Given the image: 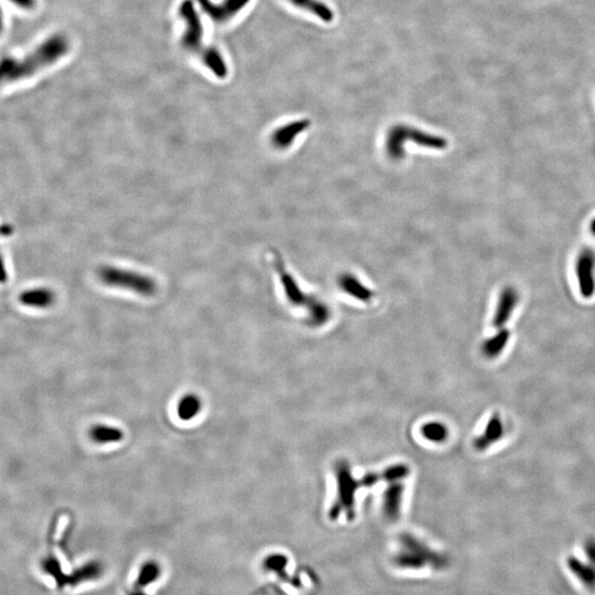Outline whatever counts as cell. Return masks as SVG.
Listing matches in <instances>:
<instances>
[{"mask_svg": "<svg viewBox=\"0 0 595 595\" xmlns=\"http://www.w3.org/2000/svg\"><path fill=\"white\" fill-rule=\"evenodd\" d=\"M71 50V41L64 33H54L23 58L0 60V85L25 80L53 65Z\"/></svg>", "mask_w": 595, "mask_h": 595, "instance_id": "6da1fadb", "label": "cell"}, {"mask_svg": "<svg viewBox=\"0 0 595 595\" xmlns=\"http://www.w3.org/2000/svg\"><path fill=\"white\" fill-rule=\"evenodd\" d=\"M178 14L185 25L180 40L181 47L190 54L200 59L202 64L206 69H209L215 77L220 80L226 79L228 75V66L225 59L223 58L219 50L204 46L203 23L193 0H183L179 6Z\"/></svg>", "mask_w": 595, "mask_h": 595, "instance_id": "7a4b0ae2", "label": "cell"}, {"mask_svg": "<svg viewBox=\"0 0 595 595\" xmlns=\"http://www.w3.org/2000/svg\"><path fill=\"white\" fill-rule=\"evenodd\" d=\"M335 476L338 483V496L330 510V518L336 519L344 513L351 519L355 515V494L359 488L364 487L362 480H356L352 474L351 467L347 462L339 461L335 465Z\"/></svg>", "mask_w": 595, "mask_h": 595, "instance_id": "3957f363", "label": "cell"}, {"mask_svg": "<svg viewBox=\"0 0 595 595\" xmlns=\"http://www.w3.org/2000/svg\"><path fill=\"white\" fill-rule=\"evenodd\" d=\"M99 277L108 287L130 290L140 296H152L158 290L156 281L152 278L127 269L103 267L99 269Z\"/></svg>", "mask_w": 595, "mask_h": 595, "instance_id": "277c9868", "label": "cell"}, {"mask_svg": "<svg viewBox=\"0 0 595 595\" xmlns=\"http://www.w3.org/2000/svg\"><path fill=\"white\" fill-rule=\"evenodd\" d=\"M576 274L580 294L585 299H591L595 294V250L585 247L576 261Z\"/></svg>", "mask_w": 595, "mask_h": 595, "instance_id": "5b68a950", "label": "cell"}, {"mask_svg": "<svg viewBox=\"0 0 595 595\" xmlns=\"http://www.w3.org/2000/svg\"><path fill=\"white\" fill-rule=\"evenodd\" d=\"M206 16L216 25H224L233 20L246 8L252 0H223L214 3L212 0H195Z\"/></svg>", "mask_w": 595, "mask_h": 595, "instance_id": "8992f818", "label": "cell"}, {"mask_svg": "<svg viewBox=\"0 0 595 595\" xmlns=\"http://www.w3.org/2000/svg\"><path fill=\"white\" fill-rule=\"evenodd\" d=\"M274 265L278 274H279L280 281H281L283 291H285V294L288 301L290 302L291 305H296V307H300V305H305L307 307L311 298L305 296L302 292L299 285L296 283V280L291 276L290 272L288 270H285L283 261H281L279 255H274Z\"/></svg>", "mask_w": 595, "mask_h": 595, "instance_id": "52a82bcc", "label": "cell"}, {"mask_svg": "<svg viewBox=\"0 0 595 595\" xmlns=\"http://www.w3.org/2000/svg\"><path fill=\"white\" fill-rule=\"evenodd\" d=\"M519 294L514 287H506L499 294L496 310L494 313L493 325L502 329L510 321L515 307L518 305Z\"/></svg>", "mask_w": 595, "mask_h": 595, "instance_id": "ba28073f", "label": "cell"}, {"mask_svg": "<svg viewBox=\"0 0 595 595\" xmlns=\"http://www.w3.org/2000/svg\"><path fill=\"white\" fill-rule=\"evenodd\" d=\"M310 126V121L307 119L291 121L274 130L272 136V145L277 149H285L290 147L302 132H305Z\"/></svg>", "mask_w": 595, "mask_h": 595, "instance_id": "9c48e42d", "label": "cell"}, {"mask_svg": "<svg viewBox=\"0 0 595 595\" xmlns=\"http://www.w3.org/2000/svg\"><path fill=\"white\" fill-rule=\"evenodd\" d=\"M405 486L403 483H390L383 495V510L387 519L395 521L401 515Z\"/></svg>", "mask_w": 595, "mask_h": 595, "instance_id": "30bf717a", "label": "cell"}, {"mask_svg": "<svg viewBox=\"0 0 595 595\" xmlns=\"http://www.w3.org/2000/svg\"><path fill=\"white\" fill-rule=\"evenodd\" d=\"M504 432V423H503L502 417L499 416V414H494L491 419L488 420L482 436H477L473 445L477 451H485L494 443H496L502 439Z\"/></svg>", "mask_w": 595, "mask_h": 595, "instance_id": "8fae6325", "label": "cell"}, {"mask_svg": "<svg viewBox=\"0 0 595 595\" xmlns=\"http://www.w3.org/2000/svg\"><path fill=\"white\" fill-rule=\"evenodd\" d=\"M19 301L25 307L44 310L54 305L55 294L51 289L33 288L20 294Z\"/></svg>", "mask_w": 595, "mask_h": 595, "instance_id": "7c38bea8", "label": "cell"}, {"mask_svg": "<svg viewBox=\"0 0 595 595\" xmlns=\"http://www.w3.org/2000/svg\"><path fill=\"white\" fill-rule=\"evenodd\" d=\"M288 3L325 23H331L334 20V11L323 0H288Z\"/></svg>", "mask_w": 595, "mask_h": 595, "instance_id": "4fadbf2b", "label": "cell"}, {"mask_svg": "<svg viewBox=\"0 0 595 595\" xmlns=\"http://www.w3.org/2000/svg\"><path fill=\"white\" fill-rule=\"evenodd\" d=\"M339 285L345 294L353 296L359 301L370 302L374 298L373 291L368 289L366 285H363L353 274H342L339 279Z\"/></svg>", "mask_w": 595, "mask_h": 595, "instance_id": "5bb4252c", "label": "cell"}, {"mask_svg": "<svg viewBox=\"0 0 595 595\" xmlns=\"http://www.w3.org/2000/svg\"><path fill=\"white\" fill-rule=\"evenodd\" d=\"M567 567L582 585L589 589H595V567L591 563H583L579 558L570 556L565 560Z\"/></svg>", "mask_w": 595, "mask_h": 595, "instance_id": "9a60e30c", "label": "cell"}, {"mask_svg": "<svg viewBox=\"0 0 595 595\" xmlns=\"http://www.w3.org/2000/svg\"><path fill=\"white\" fill-rule=\"evenodd\" d=\"M406 128L405 125H396L390 128L387 134V154H390L392 159H403L405 154V143L407 141Z\"/></svg>", "mask_w": 595, "mask_h": 595, "instance_id": "2e32d148", "label": "cell"}, {"mask_svg": "<svg viewBox=\"0 0 595 595\" xmlns=\"http://www.w3.org/2000/svg\"><path fill=\"white\" fill-rule=\"evenodd\" d=\"M510 339V330L504 329V327L499 329V331L496 334L492 336V338L487 339V340L483 343V355H484L486 359H496L497 356L502 354V352L504 351L505 347L507 346Z\"/></svg>", "mask_w": 595, "mask_h": 595, "instance_id": "e0dca14e", "label": "cell"}, {"mask_svg": "<svg viewBox=\"0 0 595 595\" xmlns=\"http://www.w3.org/2000/svg\"><path fill=\"white\" fill-rule=\"evenodd\" d=\"M407 140L410 139L417 145H423L425 148L431 149H445L447 145V140L445 138L434 136V134H427L419 129L412 128V127L407 126L406 128Z\"/></svg>", "mask_w": 595, "mask_h": 595, "instance_id": "ac0fdd59", "label": "cell"}, {"mask_svg": "<svg viewBox=\"0 0 595 595\" xmlns=\"http://www.w3.org/2000/svg\"><path fill=\"white\" fill-rule=\"evenodd\" d=\"M90 438L99 445L117 443L123 439V432L121 429L116 427L97 425L90 429Z\"/></svg>", "mask_w": 595, "mask_h": 595, "instance_id": "d6986e66", "label": "cell"}, {"mask_svg": "<svg viewBox=\"0 0 595 595\" xmlns=\"http://www.w3.org/2000/svg\"><path fill=\"white\" fill-rule=\"evenodd\" d=\"M202 410V401L195 394H187L180 399L177 407V412L183 421L194 419Z\"/></svg>", "mask_w": 595, "mask_h": 595, "instance_id": "ffe728a7", "label": "cell"}, {"mask_svg": "<svg viewBox=\"0 0 595 595\" xmlns=\"http://www.w3.org/2000/svg\"><path fill=\"white\" fill-rule=\"evenodd\" d=\"M307 307V313H309V322H310L311 325L320 327V325H323L324 323L329 321L331 313H330L329 307L323 302L311 298Z\"/></svg>", "mask_w": 595, "mask_h": 595, "instance_id": "44dd1931", "label": "cell"}, {"mask_svg": "<svg viewBox=\"0 0 595 595\" xmlns=\"http://www.w3.org/2000/svg\"><path fill=\"white\" fill-rule=\"evenodd\" d=\"M421 434L423 438L432 443H443L449 436L447 425L439 421H431L421 427Z\"/></svg>", "mask_w": 595, "mask_h": 595, "instance_id": "7402d4cb", "label": "cell"}, {"mask_svg": "<svg viewBox=\"0 0 595 595\" xmlns=\"http://www.w3.org/2000/svg\"><path fill=\"white\" fill-rule=\"evenodd\" d=\"M410 470L405 464H395L385 469L381 474V478L388 483L401 482L408 476Z\"/></svg>", "mask_w": 595, "mask_h": 595, "instance_id": "603a6c76", "label": "cell"}, {"mask_svg": "<svg viewBox=\"0 0 595 595\" xmlns=\"http://www.w3.org/2000/svg\"><path fill=\"white\" fill-rule=\"evenodd\" d=\"M42 568H43L44 572H46L48 576H51L52 578H54L55 581H57V585H66L65 580H64V576L62 574V572H61L60 563H59L58 560L55 559L54 557L48 556V557L44 558V559L42 560Z\"/></svg>", "mask_w": 595, "mask_h": 595, "instance_id": "cb8c5ba5", "label": "cell"}, {"mask_svg": "<svg viewBox=\"0 0 595 595\" xmlns=\"http://www.w3.org/2000/svg\"><path fill=\"white\" fill-rule=\"evenodd\" d=\"M583 552H585V557L587 561L591 565L595 567V538H587V541L583 543Z\"/></svg>", "mask_w": 595, "mask_h": 595, "instance_id": "d4e9b609", "label": "cell"}, {"mask_svg": "<svg viewBox=\"0 0 595 595\" xmlns=\"http://www.w3.org/2000/svg\"><path fill=\"white\" fill-rule=\"evenodd\" d=\"M9 1L23 10H32L37 6V0H9Z\"/></svg>", "mask_w": 595, "mask_h": 595, "instance_id": "484cf974", "label": "cell"}, {"mask_svg": "<svg viewBox=\"0 0 595 595\" xmlns=\"http://www.w3.org/2000/svg\"><path fill=\"white\" fill-rule=\"evenodd\" d=\"M7 269H6L5 261H3V256L0 255V283H5L7 280Z\"/></svg>", "mask_w": 595, "mask_h": 595, "instance_id": "4316f807", "label": "cell"}, {"mask_svg": "<svg viewBox=\"0 0 595 595\" xmlns=\"http://www.w3.org/2000/svg\"><path fill=\"white\" fill-rule=\"evenodd\" d=\"M3 9H1V7H0V34H1V32H3Z\"/></svg>", "mask_w": 595, "mask_h": 595, "instance_id": "83f0119b", "label": "cell"}, {"mask_svg": "<svg viewBox=\"0 0 595 595\" xmlns=\"http://www.w3.org/2000/svg\"><path fill=\"white\" fill-rule=\"evenodd\" d=\"M591 232H592L593 235L595 236V219H593L592 222H591Z\"/></svg>", "mask_w": 595, "mask_h": 595, "instance_id": "f1b7e54d", "label": "cell"}]
</instances>
